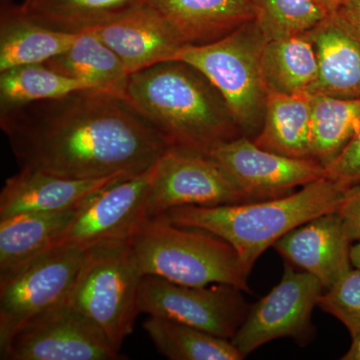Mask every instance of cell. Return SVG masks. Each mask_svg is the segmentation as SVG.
Wrapping results in <instances>:
<instances>
[{
	"label": "cell",
	"instance_id": "6da1fadb",
	"mask_svg": "<svg viewBox=\"0 0 360 360\" xmlns=\"http://www.w3.org/2000/svg\"><path fill=\"white\" fill-rule=\"evenodd\" d=\"M20 168L72 179L135 176L169 149L127 99L99 89L0 112Z\"/></svg>",
	"mask_w": 360,
	"mask_h": 360
},
{
	"label": "cell",
	"instance_id": "7a4b0ae2",
	"mask_svg": "<svg viewBox=\"0 0 360 360\" xmlns=\"http://www.w3.org/2000/svg\"><path fill=\"white\" fill-rule=\"evenodd\" d=\"M127 101L172 149L207 155L217 144L243 135L219 90L182 61L132 73Z\"/></svg>",
	"mask_w": 360,
	"mask_h": 360
},
{
	"label": "cell",
	"instance_id": "3957f363",
	"mask_svg": "<svg viewBox=\"0 0 360 360\" xmlns=\"http://www.w3.org/2000/svg\"><path fill=\"white\" fill-rule=\"evenodd\" d=\"M347 187L324 177L279 198L233 205L179 206L160 217L224 239L238 252L248 276L258 257L278 239L310 220L336 212Z\"/></svg>",
	"mask_w": 360,
	"mask_h": 360
},
{
	"label": "cell",
	"instance_id": "277c9868",
	"mask_svg": "<svg viewBox=\"0 0 360 360\" xmlns=\"http://www.w3.org/2000/svg\"><path fill=\"white\" fill-rule=\"evenodd\" d=\"M143 276L189 286L229 284L250 292L238 252L205 231L150 219L130 240Z\"/></svg>",
	"mask_w": 360,
	"mask_h": 360
},
{
	"label": "cell",
	"instance_id": "5b68a950",
	"mask_svg": "<svg viewBox=\"0 0 360 360\" xmlns=\"http://www.w3.org/2000/svg\"><path fill=\"white\" fill-rule=\"evenodd\" d=\"M255 20L207 44L180 47L172 60L193 66L219 90L236 124L253 139L264 124L267 89L262 70L266 42Z\"/></svg>",
	"mask_w": 360,
	"mask_h": 360
},
{
	"label": "cell",
	"instance_id": "8992f818",
	"mask_svg": "<svg viewBox=\"0 0 360 360\" xmlns=\"http://www.w3.org/2000/svg\"><path fill=\"white\" fill-rule=\"evenodd\" d=\"M143 276L130 240L90 246L68 302L89 317L120 352L141 314Z\"/></svg>",
	"mask_w": 360,
	"mask_h": 360
},
{
	"label": "cell",
	"instance_id": "52a82bcc",
	"mask_svg": "<svg viewBox=\"0 0 360 360\" xmlns=\"http://www.w3.org/2000/svg\"><path fill=\"white\" fill-rule=\"evenodd\" d=\"M87 250L59 245L0 279V352L26 322L68 302Z\"/></svg>",
	"mask_w": 360,
	"mask_h": 360
},
{
	"label": "cell",
	"instance_id": "ba28073f",
	"mask_svg": "<svg viewBox=\"0 0 360 360\" xmlns=\"http://www.w3.org/2000/svg\"><path fill=\"white\" fill-rule=\"evenodd\" d=\"M240 291L229 284L189 286L144 276L139 290V311L231 340L250 309Z\"/></svg>",
	"mask_w": 360,
	"mask_h": 360
},
{
	"label": "cell",
	"instance_id": "9c48e42d",
	"mask_svg": "<svg viewBox=\"0 0 360 360\" xmlns=\"http://www.w3.org/2000/svg\"><path fill=\"white\" fill-rule=\"evenodd\" d=\"M323 288L316 277L296 271L286 262L281 283L250 307L231 342L245 357L277 338H291L305 345L314 335L312 310Z\"/></svg>",
	"mask_w": 360,
	"mask_h": 360
},
{
	"label": "cell",
	"instance_id": "30bf717a",
	"mask_svg": "<svg viewBox=\"0 0 360 360\" xmlns=\"http://www.w3.org/2000/svg\"><path fill=\"white\" fill-rule=\"evenodd\" d=\"M4 360H115L120 352L70 302L26 322L0 352Z\"/></svg>",
	"mask_w": 360,
	"mask_h": 360
},
{
	"label": "cell",
	"instance_id": "8fae6325",
	"mask_svg": "<svg viewBox=\"0 0 360 360\" xmlns=\"http://www.w3.org/2000/svg\"><path fill=\"white\" fill-rule=\"evenodd\" d=\"M245 193L210 156L169 148L155 168L148 198L149 219L179 206L250 202Z\"/></svg>",
	"mask_w": 360,
	"mask_h": 360
},
{
	"label": "cell",
	"instance_id": "7c38bea8",
	"mask_svg": "<svg viewBox=\"0 0 360 360\" xmlns=\"http://www.w3.org/2000/svg\"><path fill=\"white\" fill-rule=\"evenodd\" d=\"M155 165L143 174L118 180L92 194L77 208L58 246L90 248L131 240L150 220L148 198Z\"/></svg>",
	"mask_w": 360,
	"mask_h": 360
},
{
	"label": "cell",
	"instance_id": "4fadbf2b",
	"mask_svg": "<svg viewBox=\"0 0 360 360\" xmlns=\"http://www.w3.org/2000/svg\"><path fill=\"white\" fill-rule=\"evenodd\" d=\"M207 155L253 200L288 195L295 187L326 177V168L317 161L265 150L245 135L217 144Z\"/></svg>",
	"mask_w": 360,
	"mask_h": 360
},
{
	"label": "cell",
	"instance_id": "5bb4252c",
	"mask_svg": "<svg viewBox=\"0 0 360 360\" xmlns=\"http://www.w3.org/2000/svg\"><path fill=\"white\" fill-rule=\"evenodd\" d=\"M352 241L338 212L326 213L296 227L274 248L290 264L316 277L330 290L352 269Z\"/></svg>",
	"mask_w": 360,
	"mask_h": 360
},
{
	"label": "cell",
	"instance_id": "9a60e30c",
	"mask_svg": "<svg viewBox=\"0 0 360 360\" xmlns=\"http://www.w3.org/2000/svg\"><path fill=\"white\" fill-rule=\"evenodd\" d=\"M129 176L72 179L40 170L20 168L6 179L0 193V220L27 214L73 210L87 198L118 180ZM132 177V176H131Z\"/></svg>",
	"mask_w": 360,
	"mask_h": 360
},
{
	"label": "cell",
	"instance_id": "2e32d148",
	"mask_svg": "<svg viewBox=\"0 0 360 360\" xmlns=\"http://www.w3.org/2000/svg\"><path fill=\"white\" fill-rule=\"evenodd\" d=\"M168 26L180 44L217 41L255 20L250 0H141Z\"/></svg>",
	"mask_w": 360,
	"mask_h": 360
},
{
	"label": "cell",
	"instance_id": "e0dca14e",
	"mask_svg": "<svg viewBox=\"0 0 360 360\" xmlns=\"http://www.w3.org/2000/svg\"><path fill=\"white\" fill-rule=\"evenodd\" d=\"M319 58V77L309 94L360 97V30L340 13H329L310 30Z\"/></svg>",
	"mask_w": 360,
	"mask_h": 360
},
{
	"label": "cell",
	"instance_id": "ac0fdd59",
	"mask_svg": "<svg viewBox=\"0 0 360 360\" xmlns=\"http://www.w3.org/2000/svg\"><path fill=\"white\" fill-rule=\"evenodd\" d=\"M94 30L122 59L130 75L172 60L184 46L156 14L139 4Z\"/></svg>",
	"mask_w": 360,
	"mask_h": 360
},
{
	"label": "cell",
	"instance_id": "d6986e66",
	"mask_svg": "<svg viewBox=\"0 0 360 360\" xmlns=\"http://www.w3.org/2000/svg\"><path fill=\"white\" fill-rule=\"evenodd\" d=\"M78 33L52 30L30 20L13 0H1L0 9V71L45 63L65 53Z\"/></svg>",
	"mask_w": 360,
	"mask_h": 360
},
{
	"label": "cell",
	"instance_id": "ffe728a7",
	"mask_svg": "<svg viewBox=\"0 0 360 360\" xmlns=\"http://www.w3.org/2000/svg\"><path fill=\"white\" fill-rule=\"evenodd\" d=\"M78 207L61 212L27 213L0 220V279L58 248Z\"/></svg>",
	"mask_w": 360,
	"mask_h": 360
},
{
	"label": "cell",
	"instance_id": "44dd1931",
	"mask_svg": "<svg viewBox=\"0 0 360 360\" xmlns=\"http://www.w3.org/2000/svg\"><path fill=\"white\" fill-rule=\"evenodd\" d=\"M311 117L309 94L267 91L264 124L252 141L277 155L311 160Z\"/></svg>",
	"mask_w": 360,
	"mask_h": 360
},
{
	"label": "cell",
	"instance_id": "7402d4cb",
	"mask_svg": "<svg viewBox=\"0 0 360 360\" xmlns=\"http://www.w3.org/2000/svg\"><path fill=\"white\" fill-rule=\"evenodd\" d=\"M45 65L59 73L82 80L96 89L127 99L130 73L108 45L94 30L78 33L77 40L65 53Z\"/></svg>",
	"mask_w": 360,
	"mask_h": 360
},
{
	"label": "cell",
	"instance_id": "603a6c76",
	"mask_svg": "<svg viewBox=\"0 0 360 360\" xmlns=\"http://www.w3.org/2000/svg\"><path fill=\"white\" fill-rule=\"evenodd\" d=\"M262 70L267 91L309 94L319 77V58L309 33L266 40Z\"/></svg>",
	"mask_w": 360,
	"mask_h": 360
},
{
	"label": "cell",
	"instance_id": "cb8c5ba5",
	"mask_svg": "<svg viewBox=\"0 0 360 360\" xmlns=\"http://www.w3.org/2000/svg\"><path fill=\"white\" fill-rule=\"evenodd\" d=\"M141 0H25L20 11L52 30L79 33L120 18Z\"/></svg>",
	"mask_w": 360,
	"mask_h": 360
},
{
	"label": "cell",
	"instance_id": "d4e9b609",
	"mask_svg": "<svg viewBox=\"0 0 360 360\" xmlns=\"http://www.w3.org/2000/svg\"><path fill=\"white\" fill-rule=\"evenodd\" d=\"M143 328L156 349L172 360H241L231 340L165 317L148 315Z\"/></svg>",
	"mask_w": 360,
	"mask_h": 360
},
{
	"label": "cell",
	"instance_id": "484cf974",
	"mask_svg": "<svg viewBox=\"0 0 360 360\" xmlns=\"http://www.w3.org/2000/svg\"><path fill=\"white\" fill-rule=\"evenodd\" d=\"M311 160L328 165L360 129V97L311 96Z\"/></svg>",
	"mask_w": 360,
	"mask_h": 360
},
{
	"label": "cell",
	"instance_id": "4316f807",
	"mask_svg": "<svg viewBox=\"0 0 360 360\" xmlns=\"http://www.w3.org/2000/svg\"><path fill=\"white\" fill-rule=\"evenodd\" d=\"M96 89L45 65H28L0 71V112L26 104L61 98L75 91Z\"/></svg>",
	"mask_w": 360,
	"mask_h": 360
},
{
	"label": "cell",
	"instance_id": "83f0119b",
	"mask_svg": "<svg viewBox=\"0 0 360 360\" xmlns=\"http://www.w3.org/2000/svg\"><path fill=\"white\" fill-rule=\"evenodd\" d=\"M255 21L267 40L302 34L329 13L316 0H250Z\"/></svg>",
	"mask_w": 360,
	"mask_h": 360
},
{
	"label": "cell",
	"instance_id": "f1b7e54d",
	"mask_svg": "<svg viewBox=\"0 0 360 360\" xmlns=\"http://www.w3.org/2000/svg\"><path fill=\"white\" fill-rule=\"evenodd\" d=\"M317 305L342 322L350 335L360 330V269H350L328 292H322Z\"/></svg>",
	"mask_w": 360,
	"mask_h": 360
},
{
	"label": "cell",
	"instance_id": "f546056e",
	"mask_svg": "<svg viewBox=\"0 0 360 360\" xmlns=\"http://www.w3.org/2000/svg\"><path fill=\"white\" fill-rule=\"evenodd\" d=\"M326 177L347 186L360 184V129L326 167Z\"/></svg>",
	"mask_w": 360,
	"mask_h": 360
},
{
	"label": "cell",
	"instance_id": "4dcf8cb0",
	"mask_svg": "<svg viewBox=\"0 0 360 360\" xmlns=\"http://www.w3.org/2000/svg\"><path fill=\"white\" fill-rule=\"evenodd\" d=\"M336 212L350 240L360 241V184L345 189Z\"/></svg>",
	"mask_w": 360,
	"mask_h": 360
},
{
	"label": "cell",
	"instance_id": "1f68e13d",
	"mask_svg": "<svg viewBox=\"0 0 360 360\" xmlns=\"http://www.w3.org/2000/svg\"><path fill=\"white\" fill-rule=\"evenodd\" d=\"M336 13L360 30V0H345Z\"/></svg>",
	"mask_w": 360,
	"mask_h": 360
},
{
	"label": "cell",
	"instance_id": "d6a6232c",
	"mask_svg": "<svg viewBox=\"0 0 360 360\" xmlns=\"http://www.w3.org/2000/svg\"><path fill=\"white\" fill-rule=\"evenodd\" d=\"M352 342L343 360H360V330L352 333Z\"/></svg>",
	"mask_w": 360,
	"mask_h": 360
},
{
	"label": "cell",
	"instance_id": "836d02e7",
	"mask_svg": "<svg viewBox=\"0 0 360 360\" xmlns=\"http://www.w3.org/2000/svg\"><path fill=\"white\" fill-rule=\"evenodd\" d=\"M350 258H352V264L354 267L360 269V241L355 245L352 246L350 250Z\"/></svg>",
	"mask_w": 360,
	"mask_h": 360
},
{
	"label": "cell",
	"instance_id": "e575fe53",
	"mask_svg": "<svg viewBox=\"0 0 360 360\" xmlns=\"http://www.w3.org/2000/svg\"><path fill=\"white\" fill-rule=\"evenodd\" d=\"M345 1V0H324V6L328 13H335Z\"/></svg>",
	"mask_w": 360,
	"mask_h": 360
},
{
	"label": "cell",
	"instance_id": "d590c367",
	"mask_svg": "<svg viewBox=\"0 0 360 360\" xmlns=\"http://www.w3.org/2000/svg\"><path fill=\"white\" fill-rule=\"evenodd\" d=\"M316 1L319 2L321 6H323L324 8H326V6H324V0H316ZM326 11H328V9H326Z\"/></svg>",
	"mask_w": 360,
	"mask_h": 360
}]
</instances>
